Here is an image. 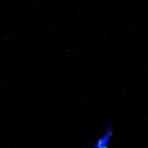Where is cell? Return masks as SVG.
<instances>
[{
  "instance_id": "1",
  "label": "cell",
  "mask_w": 148,
  "mask_h": 148,
  "mask_svg": "<svg viewBox=\"0 0 148 148\" xmlns=\"http://www.w3.org/2000/svg\"><path fill=\"white\" fill-rule=\"evenodd\" d=\"M110 128V126L108 127L104 137L98 139L97 143H96L93 148H107V144L112 134Z\"/></svg>"
}]
</instances>
